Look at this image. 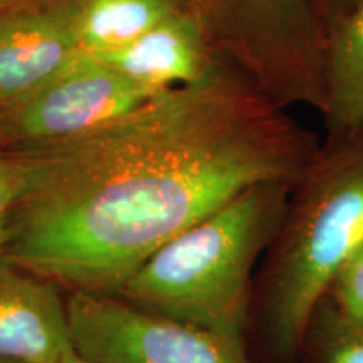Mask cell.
I'll return each mask as SVG.
<instances>
[{
	"label": "cell",
	"instance_id": "cell-1",
	"mask_svg": "<svg viewBox=\"0 0 363 363\" xmlns=\"http://www.w3.org/2000/svg\"><path fill=\"white\" fill-rule=\"evenodd\" d=\"M7 150L19 189L4 257L71 291L116 294L163 244L244 190L296 184L318 148L283 106L217 62L88 133Z\"/></svg>",
	"mask_w": 363,
	"mask_h": 363
},
{
	"label": "cell",
	"instance_id": "cell-9",
	"mask_svg": "<svg viewBox=\"0 0 363 363\" xmlns=\"http://www.w3.org/2000/svg\"><path fill=\"white\" fill-rule=\"evenodd\" d=\"M79 49L89 56L115 51L158 22L190 9V0H66ZM192 11V9H190Z\"/></svg>",
	"mask_w": 363,
	"mask_h": 363
},
{
	"label": "cell",
	"instance_id": "cell-3",
	"mask_svg": "<svg viewBox=\"0 0 363 363\" xmlns=\"http://www.w3.org/2000/svg\"><path fill=\"white\" fill-rule=\"evenodd\" d=\"M294 184L244 190L175 235L116 294L131 305L246 343L252 269L274 240Z\"/></svg>",
	"mask_w": 363,
	"mask_h": 363
},
{
	"label": "cell",
	"instance_id": "cell-13",
	"mask_svg": "<svg viewBox=\"0 0 363 363\" xmlns=\"http://www.w3.org/2000/svg\"><path fill=\"white\" fill-rule=\"evenodd\" d=\"M19 180H17V167L12 153L0 147V256H4L9 240V225L13 202L17 197Z\"/></svg>",
	"mask_w": 363,
	"mask_h": 363
},
{
	"label": "cell",
	"instance_id": "cell-8",
	"mask_svg": "<svg viewBox=\"0 0 363 363\" xmlns=\"http://www.w3.org/2000/svg\"><path fill=\"white\" fill-rule=\"evenodd\" d=\"M199 17L187 11L158 22L115 51L93 56L150 93L195 83L217 65Z\"/></svg>",
	"mask_w": 363,
	"mask_h": 363
},
{
	"label": "cell",
	"instance_id": "cell-15",
	"mask_svg": "<svg viewBox=\"0 0 363 363\" xmlns=\"http://www.w3.org/2000/svg\"><path fill=\"white\" fill-rule=\"evenodd\" d=\"M9 4H12V0H0V7H6Z\"/></svg>",
	"mask_w": 363,
	"mask_h": 363
},
{
	"label": "cell",
	"instance_id": "cell-2",
	"mask_svg": "<svg viewBox=\"0 0 363 363\" xmlns=\"http://www.w3.org/2000/svg\"><path fill=\"white\" fill-rule=\"evenodd\" d=\"M363 246V133L318 148L291 190L257 288L267 353L294 363L340 267Z\"/></svg>",
	"mask_w": 363,
	"mask_h": 363
},
{
	"label": "cell",
	"instance_id": "cell-14",
	"mask_svg": "<svg viewBox=\"0 0 363 363\" xmlns=\"http://www.w3.org/2000/svg\"><path fill=\"white\" fill-rule=\"evenodd\" d=\"M59 363H93V362L86 360V358L78 355L74 350H71V352H67L65 357H62V360Z\"/></svg>",
	"mask_w": 363,
	"mask_h": 363
},
{
	"label": "cell",
	"instance_id": "cell-5",
	"mask_svg": "<svg viewBox=\"0 0 363 363\" xmlns=\"http://www.w3.org/2000/svg\"><path fill=\"white\" fill-rule=\"evenodd\" d=\"M155 93L81 54L26 98L0 108V147L71 138L128 115Z\"/></svg>",
	"mask_w": 363,
	"mask_h": 363
},
{
	"label": "cell",
	"instance_id": "cell-6",
	"mask_svg": "<svg viewBox=\"0 0 363 363\" xmlns=\"http://www.w3.org/2000/svg\"><path fill=\"white\" fill-rule=\"evenodd\" d=\"M71 350L59 286L0 256V360L59 363Z\"/></svg>",
	"mask_w": 363,
	"mask_h": 363
},
{
	"label": "cell",
	"instance_id": "cell-16",
	"mask_svg": "<svg viewBox=\"0 0 363 363\" xmlns=\"http://www.w3.org/2000/svg\"><path fill=\"white\" fill-rule=\"evenodd\" d=\"M0 363H13V362H7V360H0Z\"/></svg>",
	"mask_w": 363,
	"mask_h": 363
},
{
	"label": "cell",
	"instance_id": "cell-4",
	"mask_svg": "<svg viewBox=\"0 0 363 363\" xmlns=\"http://www.w3.org/2000/svg\"><path fill=\"white\" fill-rule=\"evenodd\" d=\"M74 352L93 363H254L246 343L131 305L118 294L71 291Z\"/></svg>",
	"mask_w": 363,
	"mask_h": 363
},
{
	"label": "cell",
	"instance_id": "cell-7",
	"mask_svg": "<svg viewBox=\"0 0 363 363\" xmlns=\"http://www.w3.org/2000/svg\"><path fill=\"white\" fill-rule=\"evenodd\" d=\"M81 54L66 0L2 16L0 106L26 98Z\"/></svg>",
	"mask_w": 363,
	"mask_h": 363
},
{
	"label": "cell",
	"instance_id": "cell-12",
	"mask_svg": "<svg viewBox=\"0 0 363 363\" xmlns=\"http://www.w3.org/2000/svg\"><path fill=\"white\" fill-rule=\"evenodd\" d=\"M325 298L340 315L363 330V246L333 276Z\"/></svg>",
	"mask_w": 363,
	"mask_h": 363
},
{
	"label": "cell",
	"instance_id": "cell-11",
	"mask_svg": "<svg viewBox=\"0 0 363 363\" xmlns=\"http://www.w3.org/2000/svg\"><path fill=\"white\" fill-rule=\"evenodd\" d=\"M294 363H363V330L323 298L311 316Z\"/></svg>",
	"mask_w": 363,
	"mask_h": 363
},
{
	"label": "cell",
	"instance_id": "cell-10",
	"mask_svg": "<svg viewBox=\"0 0 363 363\" xmlns=\"http://www.w3.org/2000/svg\"><path fill=\"white\" fill-rule=\"evenodd\" d=\"M323 113L335 136L363 133V0L328 39Z\"/></svg>",
	"mask_w": 363,
	"mask_h": 363
}]
</instances>
